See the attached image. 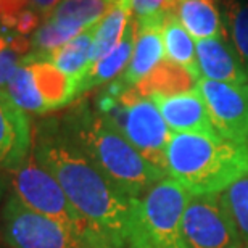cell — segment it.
Returning <instances> with one entry per match:
<instances>
[{"label":"cell","mask_w":248,"mask_h":248,"mask_svg":"<svg viewBox=\"0 0 248 248\" xmlns=\"http://www.w3.org/2000/svg\"><path fill=\"white\" fill-rule=\"evenodd\" d=\"M3 239L12 248H97L12 193L2 211Z\"/></svg>","instance_id":"cell-8"},{"label":"cell","mask_w":248,"mask_h":248,"mask_svg":"<svg viewBox=\"0 0 248 248\" xmlns=\"http://www.w3.org/2000/svg\"><path fill=\"white\" fill-rule=\"evenodd\" d=\"M13 193L31 210L58 222L79 239L97 248H113L68 200L57 179L31 153L21 166L10 172Z\"/></svg>","instance_id":"cell-6"},{"label":"cell","mask_w":248,"mask_h":248,"mask_svg":"<svg viewBox=\"0 0 248 248\" xmlns=\"http://www.w3.org/2000/svg\"><path fill=\"white\" fill-rule=\"evenodd\" d=\"M7 93L26 113L44 115L76 100V81L46 60L28 55L7 86Z\"/></svg>","instance_id":"cell-7"},{"label":"cell","mask_w":248,"mask_h":248,"mask_svg":"<svg viewBox=\"0 0 248 248\" xmlns=\"http://www.w3.org/2000/svg\"><path fill=\"white\" fill-rule=\"evenodd\" d=\"M84 28L73 21H64L48 16L31 36V50L29 55L39 60H44L47 55H50L53 50L62 47L63 44L71 41L79 32H82Z\"/></svg>","instance_id":"cell-21"},{"label":"cell","mask_w":248,"mask_h":248,"mask_svg":"<svg viewBox=\"0 0 248 248\" xmlns=\"http://www.w3.org/2000/svg\"><path fill=\"white\" fill-rule=\"evenodd\" d=\"M71 142L127 198H140L166 174L148 163L97 110L76 108L63 127Z\"/></svg>","instance_id":"cell-2"},{"label":"cell","mask_w":248,"mask_h":248,"mask_svg":"<svg viewBox=\"0 0 248 248\" xmlns=\"http://www.w3.org/2000/svg\"><path fill=\"white\" fill-rule=\"evenodd\" d=\"M60 2H62V0H32L34 8H36V12L44 18V21L48 18V15L55 10V7Z\"/></svg>","instance_id":"cell-27"},{"label":"cell","mask_w":248,"mask_h":248,"mask_svg":"<svg viewBox=\"0 0 248 248\" xmlns=\"http://www.w3.org/2000/svg\"><path fill=\"white\" fill-rule=\"evenodd\" d=\"M232 44L248 74V0H221Z\"/></svg>","instance_id":"cell-24"},{"label":"cell","mask_w":248,"mask_h":248,"mask_svg":"<svg viewBox=\"0 0 248 248\" xmlns=\"http://www.w3.org/2000/svg\"><path fill=\"white\" fill-rule=\"evenodd\" d=\"M188 248H242L234 219L221 202L219 193L190 195L182 216Z\"/></svg>","instance_id":"cell-9"},{"label":"cell","mask_w":248,"mask_h":248,"mask_svg":"<svg viewBox=\"0 0 248 248\" xmlns=\"http://www.w3.org/2000/svg\"><path fill=\"white\" fill-rule=\"evenodd\" d=\"M150 98L155 102L172 134L221 137L215 129L206 103L197 87L176 95H153Z\"/></svg>","instance_id":"cell-12"},{"label":"cell","mask_w":248,"mask_h":248,"mask_svg":"<svg viewBox=\"0 0 248 248\" xmlns=\"http://www.w3.org/2000/svg\"><path fill=\"white\" fill-rule=\"evenodd\" d=\"M219 197L234 219L244 245H248V176L221 192Z\"/></svg>","instance_id":"cell-25"},{"label":"cell","mask_w":248,"mask_h":248,"mask_svg":"<svg viewBox=\"0 0 248 248\" xmlns=\"http://www.w3.org/2000/svg\"><path fill=\"white\" fill-rule=\"evenodd\" d=\"M165 18L140 19V21L136 19V44L131 60L121 76L111 81L115 86L120 89L136 87L165 60V46L161 36Z\"/></svg>","instance_id":"cell-13"},{"label":"cell","mask_w":248,"mask_h":248,"mask_svg":"<svg viewBox=\"0 0 248 248\" xmlns=\"http://www.w3.org/2000/svg\"><path fill=\"white\" fill-rule=\"evenodd\" d=\"M134 44H136V19L131 16L118 46L111 52H108L105 57H102L100 60L91 64L87 71L84 73V76L78 81L76 97L120 78L131 60Z\"/></svg>","instance_id":"cell-15"},{"label":"cell","mask_w":248,"mask_h":248,"mask_svg":"<svg viewBox=\"0 0 248 248\" xmlns=\"http://www.w3.org/2000/svg\"><path fill=\"white\" fill-rule=\"evenodd\" d=\"M93 34H95V24L91 28H86L82 32H79L71 41H68L62 47H58L57 50H53L44 60L52 63L62 73L74 79L78 86V81L84 76V73L87 71L89 64H91Z\"/></svg>","instance_id":"cell-18"},{"label":"cell","mask_w":248,"mask_h":248,"mask_svg":"<svg viewBox=\"0 0 248 248\" xmlns=\"http://www.w3.org/2000/svg\"><path fill=\"white\" fill-rule=\"evenodd\" d=\"M97 111L148 163L166 174V147L172 136L150 97L113 82L97 98Z\"/></svg>","instance_id":"cell-4"},{"label":"cell","mask_w":248,"mask_h":248,"mask_svg":"<svg viewBox=\"0 0 248 248\" xmlns=\"http://www.w3.org/2000/svg\"><path fill=\"white\" fill-rule=\"evenodd\" d=\"M197 63L200 78L226 84H247L248 74L237 52L226 37L197 41Z\"/></svg>","instance_id":"cell-14"},{"label":"cell","mask_w":248,"mask_h":248,"mask_svg":"<svg viewBox=\"0 0 248 248\" xmlns=\"http://www.w3.org/2000/svg\"><path fill=\"white\" fill-rule=\"evenodd\" d=\"M161 36L163 46H165V57L170 62L186 68L198 81L200 71H198V63L195 58V46H193L190 34L182 26L176 13H170L165 18Z\"/></svg>","instance_id":"cell-20"},{"label":"cell","mask_w":248,"mask_h":248,"mask_svg":"<svg viewBox=\"0 0 248 248\" xmlns=\"http://www.w3.org/2000/svg\"><path fill=\"white\" fill-rule=\"evenodd\" d=\"M131 16V0H116L113 3V7L105 13V16L95 24V34H93L91 50V64L100 60L102 57H105L108 52H111L118 46Z\"/></svg>","instance_id":"cell-19"},{"label":"cell","mask_w":248,"mask_h":248,"mask_svg":"<svg viewBox=\"0 0 248 248\" xmlns=\"http://www.w3.org/2000/svg\"><path fill=\"white\" fill-rule=\"evenodd\" d=\"M166 176L190 195L221 193L248 176V145L222 137L172 134Z\"/></svg>","instance_id":"cell-3"},{"label":"cell","mask_w":248,"mask_h":248,"mask_svg":"<svg viewBox=\"0 0 248 248\" xmlns=\"http://www.w3.org/2000/svg\"><path fill=\"white\" fill-rule=\"evenodd\" d=\"M221 0H179L176 15L195 39L226 37V26L219 12Z\"/></svg>","instance_id":"cell-16"},{"label":"cell","mask_w":248,"mask_h":248,"mask_svg":"<svg viewBox=\"0 0 248 248\" xmlns=\"http://www.w3.org/2000/svg\"><path fill=\"white\" fill-rule=\"evenodd\" d=\"M32 153L89 224L113 248H126L132 198L118 190L55 124L41 127Z\"/></svg>","instance_id":"cell-1"},{"label":"cell","mask_w":248,"mask_h":248,"mask_svg":"<svg viewBox=\"0 0 248 248\" xmlns=\"http://www.w3.org/2000/svg\"><path fill=\"white\" fill-rule=\"evenodd\" d=\"M115 2L116 0H62L48 16L73 21L86 29L100 21Z\"/></svg>","instance_id":"cell-22"},{"label":"cell","mask_w":248,"mask_h":248,"mask_svg":"<svg viewBox=\"0 0 248 248\" xmlns=\"http://www.w3.org/2000/svg\"><path fill=\"white\" fill-rule=\"evenodd\" d=\"M190 193L163 177L140 198L131 200L127 248H188L182 216Z\"/></svg>","instance_id":"cell-5"},{"label":"cell","mask_w":248,"mask_h":248,"mask_svg":"<svg viewBox=\"0 0 248 248\" xmlns=\"http://www.w3.org/2000/svg\"><path fill=\"white\" fill-rule=\"evenodd\" d=\"M197 87V79L186 68L165 58L145 79L136 86V91L145 97L176 95Z\"/></svg>","instance_id":"cell-17"},{"label":"cell","mask_w":248,"mask_h":248,"mask_svg":"<svg viewBox=\"0 0 248 248\" xmlns=\"http://www.w3.org/2000/svg\"><path fill=\"white\" fill-rule=\"evenodd\" d=\"M197 89L222 139L248 145V82L226 84L200 78Z\"/></svg>","instance_id":"cell-10"},{"label":"cell","mask_w":248,"mask_h":248,"mask_svg":"<svg viewBox=\"0 0 248 248\" xmlns=\"http://www.w3.org/2000/svg\"><path fill=\"white\" fill-rule=\"evenodd\" d=\"M29 50L31 41L26 36L5 28L0 29V89H7Z\"/></svg>","instance_id":"cell-23"},{"label":"cell","mask_w":248,"mask_h":248,"mask_svg":"<svg viewBox=\"0 0 248 248\" xmlns=\"http://www.w3.org/2000/svg\"><path fill=\"white\" fill-rule=\"evenodd\" d=\"M179 0H131V15L134 19H155L176 13Z\"/></svg>","instance_id":"cell-26"},{"label":"cell","mask_w":248,"mask_h":248,"mask_svg":"<svg viewBox=\"0 0 248 248\" xmlns=\"http://www.w3.org/2000/svg\"><path fill=\"white\" fill-rule=\"evenodd\" d=\"M34 132L29 113L0 89V172H13L32 153Z\"/></svg>","instance_id":"cell-11"},{"label":"cell","mask_w":248,"mask_h":248,"mask_svg":"<svg viewBox=\"0 0 248 248\" xmlns=\"http://www.w3.org/2000/svg\"><path fill=\"white\" fill-rule=\"evenodd\" d=\"M242 248H248V245H244V247H242Z\"/></svg>","instance_id":"cell-28"}]
</instances>
